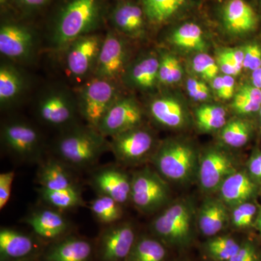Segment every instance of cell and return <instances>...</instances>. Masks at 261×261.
<instances>
[{"mask_svg":"<svg viewBox=\"0 0 261 261\" xmlns=\"http://www.w3.org/2000/svg\"><path fill=\"white\" fill-rule=\"evenodd\" d=\"M260 111V118H261V107H260V111Z\"/></svg>","mask_w":261,"mask_h":261,"instance_id":"58","label":"cell"},{"mask_svg":"<svg viewBox=\"0 0 261 261\" xmlns=\"http://www.w3.org/2000/svg\"><path fill=\"white\" fill-rule=\"evenodd\" d=\"M37 47L35 34L21 24L7 23L0 28V53L14 62L32 59Z\"/></svg>","mask_w":261,"mask_h":261,"instance_id":"13","label":"cell"},{"mask_svg":"<svg viewBox=\"0 0 261 261\" xmlns=\"http://www.w3.org/2000/svg\"><path fill=\"white\" fill-rule=\"evenodd\" d=\"M152 161L163 177L183 183L189 181L195 171V151L186 142L168 141L158 149Z\"/></svg>","mask_w":261,"mask_h":261,"instance_id":"4","label":"cell"},{"mask_svg":"<svg viewBox=\"0 0 261 261\" xmlns=\"http://www.w3.org/2000/svg\"><path fill=\"white\" fill-rule=\"evenodd\" d=\"M61 160L49 159L38 170L37 182L40 187L58 190L77 188L73 175Z\"/></svg>","mask_w":261,"mask_h":261,"instance_id":"25","label":"cell"},{"mask_svg":"<svg viewBox=\"0 0 261 261\" xmlns=\"http://www.w3.org/2000/svg\"><path fill=\"white\" fill-rule=\"evenodd\" d=\"M38 236L47 240L59 238L68 228V222L58 211L42 209L33 213L25 219Z\"/></svg>","mask_w":261,"mask_h":261,"instance_id":"26","label":"cell"},{"mask_svg":"<svg viewBox=\"0 0 261 261\" xmlns=\"http://www.w3.org/2000/svg\"><path fill=\"white\" fill-rule=\"evenodd\" d=\"M232 222L233 226L237 228H245L244 224V215L241 207L236 206L232 213Z\"/></svg>","mask_w":261,"mask_h":261,"instance_id":"50","label":"cell"},{"mask_svg":"<svg viewBox=\"0 0 261 261\" xmlns=\"http://www.w3.org/2000/svg\"><path fill=\"white\" fill-rule=\"evenodd\" d=\"M177 58L171 54H163L160 58L159 83L166 84L173 65Z\"/></svg>","mask_w":261,"mask_h":261,"instance_id":"40","label":"cell"},{"mask_svg":"<svg viewBox=\"0 0 261 261\" xmlns=\"http://www.w3.org/2000/svg\"><path fill=\"white\" fill-rule=\"evenodd\" d=\"M218 65H219V69L222 71L224 75H231L235 76L240 73V70L231 63L229 60L227 59L221 53H219L218 56L217 61Z\"/></svg>","mask_w":261,"mask_h":261,"instance_id":"44","label":"cell"},{"mask_svg":"<svg viewBox=\"0 0 261 261\" xmlns=\"http://www.w3.org/2000/svg\"><path fill=\"white\" fill-rule=\"evenodd\" d=\"M182 75H183V68L180 62L178 59L175 61L174 64L173 65L172 69L171 70L169 76H168L166 84H176L181 80Z\"/></svg>","mask_w":261,"mask_h":261,"instance_id":"47","label":"cell"},{"mask_svg":"<svg viewBox=\"0 0 261 261\" xmlns=\"http://www.w3.org/2000/svg\"><path fill=\"white\" fill-rule=\"evenodd\" d=\"M190 94V97L196 101H205L208 99L210 97L209 89H202V90L195 91Z\"/></svg>","mask_w":261,"mask_h":261,"instance_id":"53","label":"cell"},{"mask_svg":"<svg viewBox=\"0 0 261 261\" xmlns=\"http://www.w3.org/2000/svg\"><path fill=\"white\" fill-rule=\"evenodd\" d=\"M129 50L124 39L114 32L104 37L97 65L92 76L117 82L128 66Z\"/></svg>","mask_w":261,"mask_h":261,"instance_id":"10","label":"cell"},{"mask_svg":"<svg viewBox=\"0 0 261 261\" xmlns=\"http://www.w3.org/2000/svg\"><path fill=\"white\" fill-rule=\"evenodd\" d=\"M249 169L253 176L261 178V154L252 158L249 163Z\"/></svg>","mask_w":261,"mask_h":261,"instance_id":"48","label":"cell"},{"mask_svg":"<svg viewBox=\"0 0 261 261\" xmlns=\"http://www.w3.org/2000/svg\"><path fill=\"white\" fill-rule=\"evenodd\" d=\"M135 243V232L132 225L112 224L101 236L99 255L102 261L126 260Z\"/></svg>","mask_w":261,"mask_h":261,"instance_id":"15","label":"cell"},{"mask_svg":"<svg viewBox=\"0 0 261 261\" xmlns=\"http://www.w3.org/2000/svg\"><path fill=\"white\" fill-rule=\"evenodd\" d=\"M18 1L24 8L34 9V8H40L43 5L47 4L49 0H18Z\"/></svg>","mask_w":261,"mask_h":261,"instance_id":"51","label":"cell"},{"mask_svg":"<svg viewBox=\"0 0 261 261\" xmlns=\"http://www.w3.org/2000/svg\"><path fill=\"white\" fill-rule=\"evenodd\" d=\"M169 39L173 45L185 50L202 51L206 47L203 30L195 22H186L176 27Z\"/></svg>","mask_w":261,"mask_h":261,"instance_id":"28","label":"cell"},{"mask_svg":"<svg viewBox=\"0 0 261 261\" xmlns=\"http://www.w3.org/2000/svg\"><path fill=\"white\" fill-rule=\"evenodd\" d=\"M197 117H226V110L221 106L205 105L197 110Z\"/></svg>","mask_w":261,"mask_h":261,"instance_id":"41","label":"cell"},{"mask_svg":"<svg viewBox=\"0 0 261 261\" xmlns=\"http://www.w3.org/2000/svg\"><path fill=\"white\" fill-rule=\"evenodd\" d=\"M223 56L226 57L239 70L241 71L243 68L244 63V51L242 48H237V49H226L221 51V53Z\"/></svg>","mask_w":261,"mask_h":261,"instance_id":"42","label":"cell"},{"mask_svg":"<svg viewBox=\"0 0 261 261\" xmlns=\"http://www.w3.org/2000/svg\"><path fill=\"white\" fill-rule=\"evenodd\" d=\"M27 87L25 74L14 64L2 62L0 66V105L9 108L21 97Z\"/></svg>","mask_w":261,"mask_h":261,"instance_id":"22","label":"cell"},{"mask_svg":"<svg viewBox=\"0 0 261 261\" xmlns=\"http://www.w3.org/2000/svg\"><path fill=\"white\" fill-rule=\"evenodd\" d=\"M169 190L158 173L149 169L138 171L132 178L130 199L142 212L157 211L166 203Z\"/></svg>","mask_w":261,"mask_h":261,"instance_id":"9","label":"cell"},{"mask_svg":"<svg viewBox=\"0 0 261 261\" xmlns=\"http://www.w3.org/2000/svg\"><path fill=\"white\" fill-rule=\"evenodd\" d=\"M257 223H258L259 227H260L261 229V221H257Z\"/></svg>","mask_w":261,"mask_h":261,"instance_id":"56","label":"cell"},{"mask_svg":"<svg viewBox=\"0 0 261 261\" xmlns=\"http://www.w3.org/2000/svg\"><path fill=\"white\" fill-rule=\"evenodd\" d=\"M193 210L187 202H178L168 207L154 220V233L170 245H186L192 234Z\"/></svg>","mask_w":261,"mask_h":261,"instance_id":"5","label":"cell"},{"mask_svg":"<svg viewBox=\"0 0 261 261\" xmlns=\"http://www.w3.org/2000/svg\"><path fill=\"white\" fill-rule=\"evenodd\" d=\"M254 2H255L257 6L258 7L259 9L261 10V0H254Z\"/></svg>","mask_w":261,"mask_h":261,"instance_id":"55","label":"cell"},{"mask_svg":"<svg viewBox=\"0 0 261 261\" xmlns=\"http://www.w3.org/2000/svg\"><path fill=\"white\" fill-rule=\"evenodd\" d=\"M149 110L154 121L163 126L178 128L186 124V110L176 98L171 96L155 97L149 103Z\"/></svg>","mask_w":261,"mask_h":261,"instance_id":"21","label":"cell"},{"mask_svg":"<svg viewBox=\"0 0 261 261\" xmlns=\"http://www.w3.org/2000/svg\"><path fill=\"white\" fill-rule=\"evenodd\" d=\"M159 65L160 58L153 54L140 56L128 65L121 80L135 90H152L159 83Z\"/></svg>","mask_w":261,"mask_h":261,"instance_id":"17","label":"cell"},{"mask_svg":"<svg viewBox=\"0 0 261 261\" xmlns=\"http://www.w3.org/2000/svg\"><path fill=\"white\" fill-rule=\"evenodd\" d=\"M240 245L229 237H219L210 240L207 244L209 254L220 261H228L240 250Z\"/></svg>","mask_w":261,"mask_h":261,"instance_id":"35","label":"cell"},{"mask_svg":"<svg viewBox=\"0 0 261 261\" xmlns=\"http://www.w3.org/2000/svg\"><path fill=\"white\" fill-rule=\"evenodd\" d=\"M228 261H256V254L251 245L245 244L240 246L238 252Z\"/></svg>","mask_w":261,"mask_h":261,"instance_id":"43","label":"cell"},{"mask_svg":"<svg viewBox=\"0 0 261 261\" xmlns=\"http://www.w3.org/2000/svg\"><path fill=\"white\" fill-rule=\"evenodd\" d=\"M92 185L99 195L111 197L121 205L130 199L132 178L114 166L102 168L94 173Z\"/></svg>","mask_w":261,"mask_h":261,"instance_id":"18","label":"cell"},{"mask_svg":"<svg viewBox=\"0 0 261 261\" xmlns=\"http://www.w3.org/2000/svg\"><path fill=\"white\" fill-rule=\"evenodd\" d=\"M154 137L140 126L111 137L110 149L123 164H134L148 156L154 146Z\"/></svg>","mask_w":261,"mask_h":261,"instance_id":"11","label":"cell"},{"mask_svg":"<svg viewBox=\"0 0 261 261\" xmlns=\"http://www.w3.org/2000/svg\"><path fill=\"white\" fill-rule=\"evenodd\" d=\"M99 0H69L53 27V47L63 51L75 39L91 34L99 22Z\"/></svg>","mask_w":261,"mask_h":261,"instance_id":"2","label":"cell"},{"mask_svg":"<svg viewBox=\"0 0 261 261\" xmlns=\"http://www.w3.org/2000/svg\"><path fill=\"white\" fill-rule=\"evenodd\" d=\"M234 163L227 154L219 150L207 151L201 159L198 175L201 187L206 192H214L230 175L236 172Z\"/></svg>","mask_w":261,"mask_h":261,"instance_id":"16","label":"cell"},{"mask_svg":"<svg viewBox=\"0 0 261 261\" xmlns=\"http://www.w3.org/2000/svg\"><path fill=\"white\" fill-rule=\"evenodd\" d=\"M90 210L102 224H114L123 216L121 205L108 196L99 195L91 202Z\"/></svg>","mask_w":261,"mask_h":261,"instance_id":"32","label":"cell"},{"mask_svg":"<svg viewBox=\"0 0 261 261\" xmlns=\"http://www.w3.org/2000/svg\"><path fill=\"white\" fill-rule=\"evenodd\" d=\"M39 194L46 203L59 210L74 208L84 203L78 187L58 190L40 187Z\"/></svg>","mask_w":261,"mask_h":261,"instance_id":"30","label":"cell"},{"mask_svg":"<svg viewBox=\"0 0 261 261\" xmlns=\"http://www.w3.org/2000/svg\"><path fill=\"white\" fill-rule=\"evenodd\" d=\"M21 261H23V260H21Z\"/></svg>","mask_w":261,"mask_h":261,"instance_id":"59","label":"cell"},{"mask_svg":"<svg viewBox=\"0 0 261 261\" xmlns=\"http://www.w3.org/2000/svg\"><path fill=\"white\" fill-rule=\"evenodd\" d=\"M37 111L44 123L55 127L72 124L80 113L76 97L61 87L46 91L38 101Z\"/></svg>","mask_w":261,"mask_h":261,"instance_id":"6","label":"cell"},{"mask_svg":"<svg viewBox=\"0 0 261 261\" xmlns=\"http://www.w3.org/2000/svg\"><path fill=\"white\" fill-rule=\"evenodd\" d=\"M227 219V211L222 202L207 201L199 214V227L205 236H214L224 227Z\"/></svg>","mask_w":261,"mask_h":261,"instance_id":"29","label":"cell"},{"mask_svg":"<svg viewBox=\"0 0 261 261\" xmlns=\"http://www.w3.org/2000/svg\"><path fill=\"white\" fill-rule=\"evenodd\" d=\"M240 206L243 212L245 228L247 227L251 224L252 219H253L254 216L256 213V207L251 203H248V202H245V203L241 204Z\"/></svg>","mask_w":261,"mask_h":261,"instance_id":"46","label":"cell"},{"mask_svg":"<svg viewBox=\"0 0 261 261\" xmlns=\"http://www.w3.org/2000/svg\"><path fill=\"white\" fill-rule=\"evenodd\" d=\"M224 90L221 99L228 100L231 99L234 93L235 81L231 75H224Z\"/></svg>","mask_w":261,"mask_h":261,"instance_id":"45","label":"cell"},{"mask_svg":"<svg viewBox=\"0 0 261 261\" xmlns=\"http://www.w3.org/2000/svg\"><path fill=\"white\" fill-rule=\"evenodd\" d=\"M37 244L32 237L10 228L0 231V255L2 261H21L32 255Z\"/></svg>","mask_w":261,"mask_h":261,"instance_id":"20","label":"cell"},{"mask_svg":"<svg viewBox=\"0 0 261 261\" xmlns=\"http://www.w3.org/2000/svg\"><path fill=\"white\" fill-rule=\"evenodd\" d=\"M119 97L116 82L92 76L77 94L80 114L89 126L97 129L103 117Z\"/></svg>","mask_w":261,"mask_h":261,"instance_id":"3","label":"cell"},{"mask_svg":"<svg viewBox=\"0 0 261 261\" xmlns=\"http://www.w3.org/2000/svg\"><path fill=\"white\" fill-rule=\"evenodd\" d=\"M192 65L196 73L206 80H214L220 70L217 62L206 53H200L195 56Z\"/></svg>","mask_w":261,"mask_h":261,"instance_id":"36","label":"cell"},{"mask_svg":"<svg viewBox=\"0 0 261 261\" xmlns=\"http://www.w3.org/2000/svg\"><path fill=\"white\" fill-rule=\"evenodd\" d=\"M146 20L142 7L132 2L118 3L111 14V22L117 32L130 38L144 35Z\"/></svg>","mask_w":261,"mask_h":261,"instance_id":"19","label":"cell"},{"mask_svg":"<svg viewBox=\"0 0 261 261\" xmlns=\"http://www.w3.org/2000/svg\"><path fill=\"white\" fill-rule=\"evenodd\" d=\"M166 250L161 242L144 237L136 240L127 261H163Z\"/></svg>","mask_w":261,"mask_h":261,"instance_id":"31","label":"cell"},{"mask_svg":"<svg viewBox=\"0 0 261 261\" xmlns=\"http://www.w3.org/2000/svg\"><path fill=\"white\" fill-rule=\"evenodd\" d=\"M251 129L247 122L233 119L222 128L221 138L226 145L231 147H241L250 140Z\"/></svg>","mask_w":261,"mask_h":261,"instance_id":"34","label":"cell"},{"mask_svg":"<svg viewBox=\"0 0 261 261\" xmlns=\"http://www.w3.org/2000/svg\"><path fill=\"white\" fill-rule=\"evenodd\" d=\"M219 18L224 30L233 36L253 32L260 20L256 8L247 0H225L220 8Z\"/></svg>","mask_w":261,"mask_h":261,"instance_id":"14","label":"cell"},{"mask_svg":"<svg viewBox=\"0 0 261 261\" xmlns=\"http://www.w3.org/2000/svg\"><path fill=\"white\" fill-rule=\"evenodd\" d=\"M207 89H208V87H207V85L204 82L195 80V79H189L187 80V89L189 94L195 92V91Z\"/></svg>","mask_w":261,"mask_h":261,"instance_id":"49","label":"cell"},{"mask_svg":"<svg viewBox=\"0 0 261 261\" xmlns=\"http://www.w3.org/2000/svg\"><path fill=\"white\" fill-rule=\"evenodd\" d=\"M244 51L243 68L254 71L261 67V47L255 43L247 44Z\"/></svg>","mask_w":261,"mask_h":261,"instance_id":"37","label":"cell"},{"mask_svg":"<svg viewBox=\"0 0 261 261\" xmlns=\"http://www.w3.org/2000/svg\"><path fill=\"white\" fill-rule=\"evenodd\" d=\"M104 37L88 34L75 39L65 51V69L72 77L84 79L93 75Z\"/></svg>","mask_w":261,"mask_h":261,"instance_id":"7","label":"cell"},{"mask_svg":"<svg viewBox=\"0 0 261 261\" xmlns=\"http://www.w3.org/2000/svg\"><path fill=\"white\" fill-rule=\"evenodd\" d=\"M224 76H217L212 80L213 88L214 89V92L217 94L218 97H221L222 95L223 90H224Z\"/></svg>","mask_w":261,"mask_h":261,"instance_id":"52","label":"cell"},{"mask_svg":"<svg viewBox=\"0 0 261 261\" xmlns=\"http://www.w3.org/2000/svg\"><path fill=\"white\" fill-rule=\"evenodd\" d=\"M253 183L243 172L233 173L228 176L220 187V194L228 205L238 206L245 203L254 192Z\"/></svg>","mask_w":261,"mask_h":261,"instance_id":"27","label":"cell"},{"mask_svg":"<svg viewBox=\"0 0 261 261\" xmlns=\"http://www.w3.org/2000/svg\"><path fill=\"white\" fill-rule=\"evenodd\" d=\"M92 244L84 239L69 237L49 247L44 261H89L92 255Z\"/></svg>","mask_w":261,"mask_h":261,"instance_id":"24","label":"cell"},{"mask_svg":"<svg viewBox=\"0 0 261 261\" xmlns=\"http://www.w3.org/2000/svg\"><path fill=\"white\" fill-rule=\"evenodd\" d=\"M15 178L13 171H7L0 174V209L3 210L8 204L11 196L12 187Z\"/></svg>","mask_w":261,"mask_h":261,"instance_id":"38","label":"cell"},{"mask_svg":"<svg viewBox=\"0 0 261 261\" xmlns=\"http://www.w3.org/2000/svg\"><path fill=\"white\" fill-rule=\"evenodd\" d=\"M142 118L143 113L135 99L120 97L103 117L97 130L104 137H114L140 126Z\"/></svg>","mask_w":261,"mask_h":261,"instance_id":"12","label":"cell"},{"mask_svg":"<svg viewBox=\"0 0 261 261\" xmlns=\"http://www.w3.org/2000/svg\"><path fill=\"white\" fill-rule=\"evenodd\" d=\"M90 126L70 127L57 141L56 152L62 162L70 167L87 168L94 166L110 149L109 142Z\"/></svg>","mask_w":261,"mask_h":261,"instance_id":"1","label":"cell"},{"mask_svg":"<svg viewBox=\"0 0 261 261\" xmlns=\"http://www.w3.org/2000/svg\"><path fill=\"white\" fill-rule=\"evenodd\" d=\"M193 0H142V7L149 23L161 25L190 10Z\"/></svg>","mask_w":261,"mask_h":261,"instance_id":"23","label":"cell"},{"mask_svg":"<svg viewBox=\"0 0 261 261\" xmlns=\"http://www.w3.org/2000/svg\"><path fill=\"white\" fill-rule=\"evenodd\" d=\"M251 79L252 85L261 89V67L252 72Z\"/></svg>","mask_w":261,"mask_h":261,"instance_id":"54","label":"cell"},{"mask_svg":"<svg viewBox=\"0 0 261 261\" xmlns=\"http://www.w3.org/2000/svg\"><path fill=\"white\" fill-rule=\"evenodd\" d=\"M3 145L10 154L23 161L39 159L42 140L37 128L20 121H9L2 127Z\"/></svg>","mask_w":261,"mask_h":261,"instance_id":"8","label":"cell"},{"mask_svg":"<svg viewBox=\"0 0 261 261\" xmlns=\"http://www.w3.org/2000/svg\"><path fill=\"white\" fill-rule=\"evenodd\" d=\"M197 126L204 132H212L222 128L226 125V117H197Z\"/></svg>","mask_w":261,"mask_h":261,"instance_id":"39","label":"cell"},{"mask_svg":"<svg viewBox=\"0 0 261 261\" xmlns=\"http://www.w3.org/2000/svg\"><path fill=\"white\" fill-rule=\"evenodd\" d=\"M257 221H261V213L260 216H259L258 220H257Z\"/></svg>","mask_w":261,"mask_h":261,"instance_id":"57","label":"cell"},{"mask_svg":"<svg viewBox=\"0 0 261 261\" xmlns=\"http://www.w3.org/2000/svg\"><path fill=\"white\" fill-rule=\"evenodd\" d=\"M261 89L252 84L242 86L233 97V109L239 114H250L260 111Z\"/></svg>","mask_w":261,"mask_h":261,"instance_id":"33","label":"cell"}]
</instances>
